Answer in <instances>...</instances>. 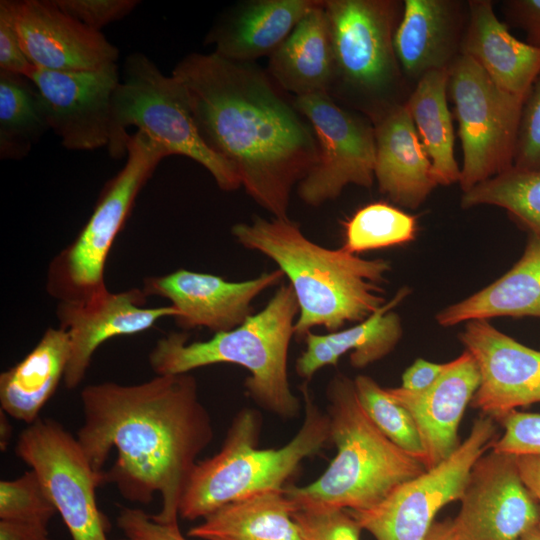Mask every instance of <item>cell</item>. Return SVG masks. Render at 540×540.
Segmentation results:
<instances>
[{
    "label": "cell",
    "mask_w": 540,
    "mask_h": 540,
    "mask_svg": "<svg viewBox=\"0 0 540 540\" xmlns=\"http://www.w3.org/2000/svg\"><path fill=\"white\" fill-rule=\"evenodd\" d=\"M80 397L84 420L76 438L93 469L102 473L115 449L104 483L115 484L133 503L149 504L158 493L161 509L153 519L178 522L197 457L214 436L195 377L156 375L133 385L107 381L86 386Z\"/></svg>",
    "instance_id": "cell-1"
},
{
    "label": "cell",
    "mask_w": 540,
    "mask_h": 540,
    "mask_svg": "<svg viewBox=\"0 0 540 540\" xmlns=\"http://www.w3.org/2000/svg\"><path fill=\"white\" fill-rule=\"evenodd\" d=\"M183 86L205 144L237 170L247 194L288 219L292 189L318 157L313 129L250 62L191 53L172 74Z\"/></svg>",
    "instance_id": "cell-2"
},
{
    "label": "cell",
    "mask_w": 540,
    "mask_h": 540,
    "mask_svg": "<svg viewBox=\"0 0 540 540\" xmlns=\"http://www.w3.org/2000/svg\"><path fill=\"white\" fill-rule=\"evenodd\" d=\"M231 233L244 248L271 259L288 278L299 306L294 325L298 340L315 327L335 332L346 323H359L386 303L381 286L391 270L386 259L323 247L289 218L255 217L235 224Z\"/></svg>",
    "instance_id": "cell-3"
},
{
    "label": "cell",
    "mask_w": 540,
    "mask_h": 540,
    "mask_svg": "<svg viewBox=\"0 0 540 540\" xmlns=\"http://www.w3.org/2000/svg\"><path fill=\"white\" fill-rule=\"evenodd\" d=\"M298 314L292 287L280 285L261 311L232 330L205 341L188 342L185 332L160 338L149 354V364L156 375L190 373L218 363L240 365L250 373L244 382L248 395L262 408L293 418L300 401L289 385L287 361Z\"/></svg>",
    "instance_id": "cell-4"
},
{
    "label": "cell",
    "mask_w": 540,
    "mask_h": 540,
    "mask_svg": "<svg viewBox=\"0 0 540 540\" xmlns=\"http://www.w3.org/2000/svg\"><path fill=\"white\" fill-rule=\"evenodd\" d=\"M330 441L337 454L312 483L285 487L297 506L368 510L396 487L426 470L373 423L357 397L354 381L343 374L328 384Z\"/></svg>",
    "instance_id": "cell-5"
},
{
    "label": "cell",
    "mask_w": 540,
    "mask_h": 540,
    "mask_svg": "<svg viewBox=\"0 0 540 540\" xmlns=\"http://www.w3.org/2000/svg\"><path fill=\"white\" fill-rule=\"evenodd\" d=\"M302 393L303 424L278 449L257 448L260 417L255 410H241L220 451L196 464L179 504V516L186 520L204 518L230 502L285 488L300 463L317 454L330 440L328 414L314 403L306 385Z\"/></svg>",
    "instance_id": "cell-6"
},
{
    "label": "cell",
    "mask_w": 540,
    "mask_h": 540,
    "mask_svg": "<svg viewBox=\"0 0 540 540\" xmlns=\"http://www.w3.org/2000/svg\"><path fill=\"white\" fill-rule=\"evenodd\" d=\"M130 126L151 137L168 156H184L203 166L221 190L234 191L242 186L234 166L203 141L181 83L172 75H164L141 52L127 56L114 94L107 147L112 157L127 155Z\"/></svg>",
    "instance_id": "cell-7"
},
{
    "label": "cell",
    "mask_w": 540,
    "mask_h": 540,
    "mask_svg": "<svg viewBox=\"0 0 540 540\" xmlns=\"http://www.w3.org/2000/svg\"><path fill=\"white\" fill-rule=\"evenodd\" d=\"M124 167L101 191L89 219L75 239L50 262L46 290L58 302L85 301L105 293V265L135 200L166 151L137 130L127 142Z\"/></svg>",
    "instance_id": "cell-8"
},
{
    "label": "cell",
    "mask_w": 540,
    "mask_h": 540,
    "mask_svg": "<svg viewBox=\"0 0 540 540\" xmlns=\"http://www.w3.org/2000/svg\"><path fill=\"white\" fill-rule=\"evenodd\" d=\"M449 92L463 152V192L513 167L526 97L499 87L470 56L460 53L449 67Z\"/></svg>",
    "instance_id": "cell-9"
},
{
    "label": "cell",
    "mask_w": 540,
    "mask_h": 540,
    "mask_svg": "<svg viewBox=\"0 0 540 540\" xmlns=\"http://www.w3.org/2000/svg\"><path fill=\"white\" fill-rule=\"evenodd\" d=\"M496 420L477 418L467 438L447 459L396 487L364 511H351L376 540H424L436 514L459 501L475 462L498 438Z\"/></svg>",
    "instance_id": "cell-10"
},
{
    "label": "cell",
    "mask_w": 540,
    "mask_h": 540,
    "mask_svg": "<svg viewBox=\"0 0 540 540\" xmlns=\"http://www.w3.org/2000/svg\"><path fill=\"white\" fill-rule=\"evenodd\" d=\"M399 6L392 0L324 1L335 60L331 91L378 100L390 90L399 74L394 51Z\"/></svg>",
    "instance_id": "cell-11"
},
{
    "label": "cell",
    "mask_w": 540,
    "mask_h": 540,
    "mask_svg": "<svg viewBox=\"0 0 540 540\" xmlns=\"http://www.w3.org/2000/svg\"><path fill=\"white\" fill-rule=\"evenodd\" d=\"M15 451L38 476L72 540H108L95 495L104 472L93 469L76 437L38 418L19 434Z\"/></svg>",
    "instance_id": "cell-12"
},
{
    "label": "cell",
    "mask_w": 540,
    "mask_h": 540,
    "mask_svg": "<svg viewBox=\"0 0 540 540\" xmlns=\"http://www.w3.org/2000/svg\"><path fill=\"white\" fill-rule=\"evenodd\" d=\"M293 102L318 145L315 164L297 185L300 199L317 207L336 199L349 184L370 188L375 179L374 128L327 93L298 96Z\"/></svg>",
    "instance_id": "cell-13"
},
{
    "label": "cell",
    "mask_w": 540,
    "mask_h": 540,
    "mask_svg": "<svg viewBox=\"0 0 540 540\" xmlns=\"http://www.w3.org/2000/svg\"><path fill=\"white\" fill-rule=\"evenodd\" d=\"M452 519L460 540H520L540 519L514 454L491 451L473 465Z\"/></svg>",
    "instance_id": "cell-14"
},
{
    "label": "cell",
    "mask_w": 540,
    "mask_h": 540,
    "mask_svg": "<svg viewBox=\"0 0 540 540\" xmlns=\"http://www.w3.org/2000/svg\"><path fill=\"white\" fill-rule=\"evenodd\" d=\"M25 77L38 90L50 129L66 149L90 151L108 147L113 98L121 80L117 63L74 72L32 67Z\"/></svg>",
    "instance_id": "cell-15"
},
{
    "label": "cell",
    "mask_w": 540,
    "mask_h": 540,
    "mask_svg": "<svg viewBox=\"0 0 540 540\" xmlns=\"http://www.w3.org/2000/svg\"><path fill=\"white\" fill-rule=\"evenodd\" d=\"M459 339L475 359L480 383L470 405L499 420L517 407L540 402V351L492 326L468 321Z\"/></svg>",
    "instance_id": "cell-16"
},
{
    "label": "cell",
    "mask_w": 540,
    "mask_h": 540,
    "mask_svg": "<svg viewBox=\"0 0 540 540\" xmlns=\"http://www.w3.org/2000/svg\"><path fill=\"white\" fill-rule=\"evenodd\" d=\"M284 273L280 269L256 278L233 282L222 276L179 268L144 279L142 289L148 295L170 301L177 311V325L190 330L207 328L215 333L232 330L252 315V302L266 289L278 285Z\"/></svg>",
    "instance_id": "cell-17"
},
{
    "label": "cell",
    "mask_w": 540,
    "mask_h": 540,
    "mask_svg": "<svg viewBox=\"0 0 540 540\" xmlns=\"http://www.w3.org/2000/svg\"><path fill=\"white\" fill-rule=\"evenodd\" d=\"M7 1L21 46L33 67L74 72L116 64L118 48L102 32L62 12L52 0Z\"/></svg>",
    "instance_id": "cell-18"
},
{
    "label": "cell",
    "mask_w": 540,
    "mask_h": 540,
    "mask_svg": "<svg viewBox=\"0 0 540 540\" xmlns=\"http://www.w3.org/2000/svg\"><path fill=\"white\" fill-rule=\"evenodd\" d=\"M148 295L142 288L110 292L85 301L58 302L59 327L70 341V358L64 376L68 389L84 379L93 354L105 341L118 336L135 335L152 328L160 319L175 318L172 306L144 307Z\"/></svg>",
    "instance_id": "cell-19"
},
{
    "label": "cell",
    "mask_w": 540,
    "mask_h": 540,
    "mask_svg": "<svg viewBox=\"0 0 540 540\" xmlns=\"http://www.w3.org/2000/svg\"><path fill=\"white\" fill-rule=\"evenodd\" d=\"M475 359L464 350L445 363L439 378L423 391L386 388L389 395L412 416L423 447V464L431 469L447 459L460 445L458 427L466 407L479 387Z\"/></svg>",
    "instance_id": "cell-20"
},
{
    "label": "cell",
    "mask_w": 540,
    "mask_h": 540,
    "mask_svg": "<svg viewBox=\"0 0 540 540\" xmlns=\"http://www.w3.org/2000/svg\"><path fill=\"white\" fill-rule=\"evenodd\" d=\"M379 191L408 209L418 208L438 185L406 104H393L374 117Z\"/></svg>",
    "instance_id": "cell-21"
},
{
    "label": "cell",
    "mask_w": 540,
    "mask_h": 540,
    "mask_svg": "<svg viewBox=\"0 0 540 540\" xmlns=\"http://www.w3.org/2000/svg\"><path fill=\"white\" fill-rule=\"evenodd\" d=\"M321 0H253L224 14L211 28L206 43L214 53L236 62L272 55L299 21Z\"/></svg>",
    "instance_id": "cell-22"
},
{
    "label": "cell",
    "mask_w": 540,
    "mask_h": 540,
    "mask_svg": "<svg viewBox=\"0 0 540 540\" xmlns=\"http://www.w3.org/2000/svg\"><path fill=\"white\" fill-rule=\"evenodd\" d=\"M468 8L461 53L472 57L499 87L527 97L540 73V47L516 39L496 16L491 1H469Z\"/></svg>",
    "instance_id": "cell-23"
},
{
    "label": "cell",
    "mask_w": 540,
    "mask_h": 540,
    "mask_svg": "<svg viewBox=\"0 0 540 540\" xmlns=\"http://www.w3.org/2000/svg\"><path fill=\"white\" fill-rule=\"evenodd\" d=\"M394 34V51L407 76L449 68L456 57L460 4L450 0H405Z\"/></svg>",
    "instance_id": "cell-24"
},
{
    "label": "cell",
    "mask_w": 540,
    "mask_h": 540,
    "mask_svg": "<svg viewBox=\"0 0 540 540\" xmlns=\"http://www.w3.org/2000/svg\"><path fill=\"white\" fill-rule=\"evenodd\" d=\"M408 294L407 288L397 294L365 320L347 329L315 334L305 338L306 348L296 360V373L309 381L323 367L336 366L340 357L351 351L350 364L362 369L387 356L402 337L397 313L391 311Z\"/></svg>",
    "instance_id": "cell-25"
},
{
    "label": "cell",
    "mask_w": 540,
    "mask_h": 540,
    "mask_svg": "<svg viewBox=\"0 0 540 540\" xmlns=\"http://www.w3.org/2000/svg\"><path fill=\"white\" fill-rule=\"evenodd\" d=\"M268 68L278 86L296 97L330 94L335 60L324 0L299 21L270 56Z\"/></svg>",
    "instance_id": "cell-26"
},
{
    "label": "cell",
    "mask_w": 540,
    "mask_h": 540,
    "mask_svg": "<svg viewBox=\"0 0 540 540\" xmlns=\"http://www.w3.org/2000/svg\"><path fill=\"white\" fill-rule=\"evenodd\" d=\"M70 358L65 329L48 328L33 349L0 375L1 410L28 425L64 380Z\"/></svg>",
    "instance_id": "cell-27"
},
{
    "label": "cell",
    "mask_w": 540,
    "mask_h": 540,
    "mask_svg": "<svg viewBox=\"0 0 540 540\" xmlns=\"http://www.w3.org/2000/svg\"><path fill=\"white\" fill-rule=\"evenodd\" d=\"M540 318V237L529 233L522 257L499 279L475 294L442 309L440 326L493 317Z\"/></svg>",
    "instance_id": "cell-28"
},
{
    "label": "cell",
    "mask_w": 540,
    "mask_h": 540,
    "mask_svg": "<svg viewBox=\"0 0 540 540\" xmlns=\"http://www.w3.org/2000/svg\"><path fill=\"white\" fill-rule=\"evenodd\" d=\"M285 488L230 502L188 531L201 540H303Z\"/></svg>",
    "instance_id": "cell-29"
},
{
    "label": "cell",
    "mask_w": 540,
    "mask_h": 540,
    "mask_svg": "<svg viewBox=\"0 0 540 540\" xmlns=\"http://www.w3.org/2000/svg\"><path fill=\"white\" fill-rule=\"evenodd\" d=\"M449 68L432 70L418 79L405 103L438 185L460 181L461 169L454 156V128L447 104Z\"/></svg>",
    "instance_id": "cell-30"
},
{
    "label": "cell",
    "mask_w": 540,
    "mask_h": 540,
    "mask_svg": "<svg viewBox=\"0 0 540 540\" xmlns=\"http://www.w3.org/2000/svg\"><path fill=\"white\" fill-rule=\"evenodd\" d=\"M50 129L42 98L25 76L0 71V156L21 159Z\"/></svg>",
    "instance_id": "cell-31"
},
{
    "label": "cell",
    "mask_w": 540,
    "mask_h": 540,
    "mask_svg": "<svg viewBox=\"0 0 540 540\" xmlns=\"http://www.w3.org/2000/svg\"><path fill=\"white\" fill-rule=\"evenodd\" d=\"M479 205L504 208L529 233L540 237V169L512 167L463 192L462 208Z\"/></svg>",
    "instance_id": "cell-32"
},
{
    "label": "cell",
    "mask_w": 540,
    "mask_h": 540,
    "mask_svg": "<svg viewBox=\"0 0 540 540\" xmlns=\"http://www.w3.org/2000/svg\"><path fill=\"white\" fill-rule=\"evenodd\" d=\"M342 225V248L356 255L409 243L415 239L417 232L415 216L385 202H374L361 207Z\"/></svg>",
    "instance_id": "cell-33"
},
{
    "label": "cell",
    "mask_w": 540,
    "mask_h": 540,
    "mask_svg": "<svg viewBox=\"0 0 540 540\" xmlns=\"http://www.w3.org/2000/svg\"><path fill=\"white\" fill-rule=\"evenodd\" d=\"M353 381L359 402L373 423L394 444L422 462L423 447L410 413L373 378L358 375Z\"/></svg>",
    "instance_id": "cell-34"
},
{
    "label": "cell",
    "mask_w": 540,
    "mask_h": 540,
    "mask_svg": "<svg viewBox=\"0 0 540 540\" xmlns=\"http://www.w3.org/2000/svg\"><path fill=\"white\" fill-rule=\"evenodd\" d=\"M56 512L33 470L0 482V520L47 525Z\"/></svg>",
    "instance_id": "cell-35"
},
{
    "label": "cell",
    "mask_w": 540,
    "mask_h": 540,
    "mask_svg": "<svg viewBox=\"0 0 540 540\" xmlns=\"http://www.w3.org/2000/svg\"><path fill=\"white\" fill-rule=\"evenodd\" d=\"M303 540H360L362 527L344 508L297 506L293 512Z\"/></svg>",
    "instance_id": "cell-36"
},
{
    "label": "cell",
    "mask_w": 540,
    "mask_h": 540,
    "mask_svg": "<svg viewBox=\"0 0 540 540\" xmlns=\"http://www.w3.org/2000/svg\"><path fill=\"white\" fill-rule=\"evenodd\" d=\"M513 167L540 169V73L522 107Z\"/></svg>",
    "instance_id": "cell-37"
},
{
    "label": "cell",
    "mask_w": 540,
    "mask_h": 540,
    "mask_svg": "<svg viewBox=\"0 0 540 540\" xmlns=\"http://www.w3.org/2000/svg\"><path fill=\"white\" fill-rule=\"evenodd\" d=\"M504 433L491 448L514 455H540V414L513 410L498 420Z\"/></svg>",
    "instance_id": "cell-38"
},
{
    "label": "cell",
    "mask_w": 540,
    "mask_h": 540,
    "mask_svg": "<svg viewBox=\"0 0 540 540\" xmlns=\"http://www.w3.org/2000/svg\"><path fill=\"white\" fill-rule=\"evenodd\" d=\"M65 14L86 27L101 29L129 15L139 4L137 0H52Z\"/></svg>",
    "instance_id": "cell-39"
},
{
    "label": "cell",
    "mask_w": 540,
    "mask_h": 540,
    "mask_svg": "<svg viewBox=\"0 0 540 540\" xmlns=\"http://www.w3.org/2000/svg\"><path fill=\"white\" fill-rule=\"evenodd\" d=\"M117 526L123 534L118 540H186L178 522H157L152 515L138 508H121Z\"/></svg>",
    "instance_id": "cell-40"
},
{
    "label": "cell",
    "mask_w": 540,
    "mask_h": 540,
    "mask_svg": "<svg viewBox=\"0 0 540 540\" xmlns=\"http://www.w3.org/2000/svg\"><path fill=\"white\" fill-rule=\"evenodd\" d=\"M32 64L25 55L7 0L0 2V71L26 76Z\"/></svg>",
    "instance_id": "cell-41"
},
{
    "label": "cell",
    "mask_w": 540,
    "mask_h": 540,
    "mask_svg": "<svg viewBox=\"0 0 540 540\" xmlns=\"http://www.w3.org/2000/svg\"><path fill=\"white\" fill-rule=\"evenodd\" d=\"M509 18L527 35L528 43L540 47V0L505 2Z\"/></svg>",
    "instance_id": "cell-42"
},
{
    "label": "cell",
    "mask_w": 540,
    "mask_h": 540,
    "mask_svg": "<svg viewBox=\"0 0 540 540\" xmlns=\"http://www.w3.org/2000/svg\"><path fill=\"white\" fill-rule=\"evenodd\" d=\"M445 363L438 364L418 358L402 375V388L409 391H423L429 388L441 375Z\"/></svg>",
    "instance_id": "cell-43"
},
{
    "label": "cell",
    "mask_w": 540,
    "mask_h": 540,
    "mask_svg": "<svg viewBox=\"0 0 540 540\" xmlns=\"http://www.w3.org/2000/svg\"><path fill=\"white\" fill-rule=\"evenodd\" d=\"M0 540H49L47 525L0 520Z\"/></svg>",
    "instance_id": "cell-44"
},
{
    "label": "cell",
    "mask_w": 540,
    "mask_h": 540,
    "mask_svg": "<svg viewBox=\"0 0 540 540\" xmlns=\"http://www.w3.org/2000/svg\"><path fill=\"white\" fill-rule=\"evenodd\" d=\"M520 476L540 503V455H516Z\"/></svg>",
    "instance_id": "cell-45"
},
{
    "label": "cell",
    "mask_w": 540,
    "mask_h": 540,
    "mask_svg": "<svg viewBox=\"0 0 540 540\" xmlns=\"http://www.w3.org/2000/svg\"><path fill=\"white\" fill-rule=\"evenodd\" d=\"M424 540H460L451 519L435 521Z\"/></svg>",
    "instance_id": "cell-46"
},
{
    "label": "cell",
    "mask_w": 540,
    "mask_h": 540,
    "mask_svg": "<svg viewBox=\"0 0 540 540\" xmlns=\"http://www.w3.org/2000/svg\"><path fill=\"white\" fill-rule=\"evenodd\" d=\"M12 428L6 418V413L1 410V447L4 449L9 441Z\"/></svg>",
    "instance_id": "cell-47"
},
{
    "label": "cell",
    "mask_w": 540,
    "mask_h": 540,
    "mask_svg": "<svg viewBox=\"0 0 540 540\" xmlns=\"http://www.w3.org/2000/svg\"><path fill=\"white\" fill-rule=\"evenodd\" d=\"M520 540H540V519Z\"/></svg>",
    "instance_id": "cell-48"
},
{
    "label": "cell",
    "mask_w": 540,
    "mask_h": 540,
    "mask_svg": "<svg viewBox=\"0 0 540 540\" xmlns=\"http://www.w3.org/2000/svg\"><path fill=\"white\" fill-rule=\"evenodd\" d=\"M50 540V539H49Z\"/></svg>",
    "instance_id": "cell-49"
}]
</instances>
